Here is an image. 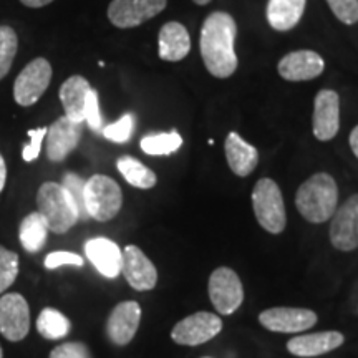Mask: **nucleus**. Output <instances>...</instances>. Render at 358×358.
Instances as JSON below:
<instances>
[{
    "label": "nucleus",
    "instance_id": "9d476101",
    "mask_svg": "<svg viewBox=\"0 0 358 358\" xmlns=\"http://www.w3.org/2000/svg\"><path fill=\"white\" fill-rule=\"evenodd\" d=\"M30 330V310L20 294H6L0 297V334L10 342H20Z\"/></svg>",
    "mask_w": 358,
    "mask_h": 358
},
{
    "label": "nucleus",
    "instance_id": "58836bf2",
    "mask_svg": "<svg viewBox=\"0 0 358 358\" xmlns=\"http://www.w3.org/2000/svg\"><path fill=\"white\" fill-rule=\"evenodd\" d=\"M350 148H352L353 155L358 158V127L353 128L350 133Z\"/></svg>",
    "mask_w": 358,
    "mask_h": 358
},
{
    "label": "nucleus",
    "instance_id": "c9c22d12",
    "mask_svg": "<svg viewBox=\"0 0 358 358\" xmlns=\"http://www.w3.org/2000/svg\"><path fill=\"white\" fill-rule=\"evenodd\" d=\"M47 129L48 128H37V129H30L29 131V136H30V145H27L24 148V156L25 161H34L38 158L40 155V150H42V141L43 138L47 136Z\"/></svg>",
    "mask_w": 358,
    "mask_h": 358
},
{
    "label": "nucleus",
    "instance_id": "4468645a",
    "mask_svg": "<svg viewBox=\"0 0 358 358\" xmlns=\"http://www.w3.org/2000/svg\"><path fill=\"white\" fill-rule=\"evenodd\" d=\"M122 272L128 284L138 292L155 289L158 282V271L155 264L136 245H127L123 249Z\"/></svg>",
    "mask_w": 358,
    "mask_h": 358
},
{
    "label": "nucleus",
    "instance_id": "e433bc0d",
    "mask_svg": "<svg viewBox=\"0 0 358 358\" xmlns=\"http://www.w3.org/2000/svg\"><path fill=\"white\" fill-rule=\"evenodd\" d=\"M6 181H7L6 159H3L2 155H0V192H2L3 187H6Z\"/></svg>",
    "mask_w": 358,
    "mask_h": 358
},
{
    "label": "nucleus",
    "instance_id": "aec40b11",
    "mask_svg": "<svg viewBox=\"0 0 358 358\" xmlns=\"http://www.w3.org/2000/svg\"><path fill=\"white\" fill-rule=\"evenodd\" d=\"M161 60L181 62L191 50V37L186 27L179 22H168L161 27L158 35Z\"/></svg>",
    "mask_w": 358,
    "mask_h": 358
},
{
    "label": "nucleus",
    "instance_id": "2eb2a0df",
    "mask_svg": "<svg viewBox=\"0 0 358 358\" xmlns=\"http://www.w3.org/2000/svg\"><path fill=\"white\" fill-rule=\"evenodd\" d=\"M141 320V307L138 302L127 301L111 310L106 322V334L115 345H128L138 332Z\"/></svg>",
    "mask_w": 358,
    "mask_h": 358
},
{
    "label": "nucleus",
    "instance_id": "f257e3e1",
    "mask_svg": "<svg viewBox=\"0 0 358 358\" xmlns=\"http://www.w3.org/2000/svg\"><path fill=\"white\" fill-rule=\"evenodd\" d=\"M237 25L227 12H213L201 29V57L209 73L216 78H229L237 70L234 42Z\"/></svg>",
    "mask_w": 358,
    "mask_h": 358
},
{
    "label": "nucleus",
    "instance_id": "ea45409f",
    "mask_svg": "<svg viewBox=\"0 0 358 358\" xmlns=\"http://www.w3.org/2000/svg\"><path fill=\"white\" fill-rule=\"evenodd\" d=\"M192 2L198 3V6H208V3L211 2V0H192Z\"/></svg>",
    "mask_w": 358,
    "mask_h": 358
},
{
    "label": "nucleus",
    "instance_id": "7ed1b4c3",
    "mask_svg": "<svg viewBox=\"0 0 358 358\" xmlns=\"http://www.w3.org/2000/svg\"><path fill=\"white\" fill-rule=\"evenodd\" d=\"M38 213L47 221L48 231L65 234L80 221L78 209L69 191L58 182H43L37 192Z\"/></svg>",
    "mask_w": 358,
    "mask_h": 358
},
{
    "label": "nucleus",
    "instance_id": "cd10ccee",
    "mask_svg": "<svg viewBox=\"0 0 358 358\" xmlns=\"http://www.w3.org/2000/svg\"><path fill=\"white\" fill-rule=\"evenodd\" d=\"M17 38L15 30L8 25H0V80L6 78V75L10 71L13 58L17 53Z\"/></svg>",
    "mask_w": 358,
    "mask_h": 358
},
{
    "label": "nucleus",
    "instance_id": "ddd939ff",
    "mask_svg": "<svg viewBox=\"0 0 358 358\" xmlns=\"http://www.w3.org/2000/svg\"><path fill=\"white\" fill-rule=\"evenodd\" d=\"M313 134L317 140L330 141L340 129V98L334 90H320L313 101Z\"/></svg>",
    "mask_w": 358,
    "mask_h": 358
},
{
    "label": "nucleus",
    "instance_id": "f704fd0d",
    "mask_svg": "<svg viewBox=\"0 0 358 358\" xmlns=\"http://www.w3.org/2000/svg\"><path fill=\"white\" fill-rule=\"evenodd\" d=\"M48 358H93L85 343L69 342L53 348Z\"/></svg>",
    "mask_w": 358,
    "mask_h": 358
},
{
    "label": "nucleus",
    "instance_id": "6e6552de",
    "mask_svg": "<svg viewBox=\"0 0 358 358\" xmlns=\"http://www.w3.org/2000/svg\"><path fill=\"white\" fill-rule=\"evenodd\" d=\"M222 329V320L216 313L198 312L187 315L181 322L174 325L171 338L178 345L196 347L203 345L209 340L216 337Z\"/></svg>",
    "mask_w": 358,
    "mask_h": 358
},
{
    "label": "nucleus",
    "instance_id": "c756f323",
    "mask_svg": "<svg viewBox=\"0 0 358 358\" xmlns=\"http://www.w3.org/2000/svg\"><path fill=\"white\" fill-rule=\"evenodd\" d=\"M62 186L69 191L70 198L73 199L75 206H77L80 219H82V221H87V219H90L87 206H85V181L83 179L73 173H66L64 176V181H62Z\"/></svg>",
    "mask_w": 358,
    "mask_h": 358
},
{
    "label": "nucleus",
    "instance_id": "c85d7f7f",
    "mask_svg": "<svg viewBox=\"0 0 358 358\" xmlns=\"http://www.w3.org/2000/svg\"><path fill=\"white\" fill-rule=\"evenodd\" d=\"M19 275V256L0 245V294L6 292Z\"/></svg>",
    "mask_w": 358,
    "mask_h": 358
},
{
    "label": "nucleus",
    "instance_id": "6ab92c4d",
    "mask_svg": "<svg viewBox=\"0 0 358 358\" xmlns=\"http://www.w3.org/2000/svg\"><path fill=\"white\" fill-rule=\"evenodd\" d=\"M343 342H345V337L342 334L335 332V330H327V332L319 334L297 335V337L289 340L287 350L295 357L313 358L335 350Z\"/></svg>",
    "mask_w": 358,
    "mask_h": 358
},
{
    "label": "nucleus",
    "instance_id": "473e14b6",
    "mask_svg": "<svg viewBox=\"0 0 358 358\" xmlns=\"http://www.w3.org/2000/svg\"><path fill=\"white\" fill-rule=\"evenodd\" d=\"M85 122L93 131L101 133L103 131V118L100 113V101H98V93L95 90H90L87 103H85Z\"/></svg>",
    "mask_w": 358,
    "mask_h": 358
},
{
    "label": "nucleus",
    "instance_id": "dca6fc26",
    "mask_svg": "<svg viewBox=\"0 0 358 358\" xmlns=\"http://www.w3.org/2000/svg\"><path fill=\"white\" fill-rule=\"evenodd\" d=\"M83 123L71 122L66 116L58 118L47 129V156L50 161H64L82 140Z\"/></svg>",
    "mask_w": 358,
    "mask_h": 358
},
{
    "label": "nucleus",
    "instance_id": "1a4fd4ad",
    "mask_svg": "<svg viewBox=\"0 0 358 358\" xmlns=\"http://www.w3.org/2000/svg\"><path fill=\"white\" fill-rule=\"evenodd\" d=\"M168 0H113L108 7V19L118 29L140 27L166 8Z\"/></svg>",
    "mask_w": 358,
    "mask_h": 358
},
{
    "label": "nucleus",
    "instance_id": "79ce46f5",
    "mask_svg": "<svg viewBox=\"0 0 358 358\" xmlns=\"http://www.w3.org/2000/svg\"><path fill=\"white\" fill-rule=\"evenodd\" d=\"M203 358H211V357H203Z\"/></svg>",
    "mask_w": 358,
    "mask_h": 358
},
{
    "label": "nucleus",
    "instance_id": "2f4dec72",
    "mask_svg": "<svg viewBox=\"0 0 358 358\" xmlns=\"http://www.w3.org/2000/svg\"><path fill=\"white\" fill-rule=\"evenodd\" d=\"M334 15L345 25L358 22V0H327Z\"/></svg>",
    "mask_w": 358,
    "mask_h": 358
},
{
    "label": "nucleus",
    "instance_id": "f03ea898",
    "mask_svg": "<svg viewBox=\"0 0 358 358\" xmlns=\"http://www.w3.org/2000/svg\"><path fill=\"white\" fill-rule=\"evenodd\" d=\"M338 187L335 179L327 173H317L299 187L295 196L299 213L306 221L320 224L329 221L337 211Z\"/></svg>",
    "mask_w": 358,
    "mask_h": 358
},
{
    "label": "nucleus",
    "instance_id": "f8f14e48",
    "mask_svg": "<svg viewBox=\"0 0 358 358\" xmlns=\"http://www.w3.org/2000/svg\"><path fill=\"white\" fill-rule=\"evenodd\" d=\"M330 243L335 249L350 252L358 248V194L348 198L332 216Z\"/></svg>",
    "mask_w": 358,
    "mask_h": 358
},
{
    "label": "nucleus",
    "instance_id": "a211bd4d",
    "mask_svg": "<svg viewBox=\"0 0 358 358\" xmlns=\"http://www.w3.org/2000/svg\"><path fill=\"white\" fill-rule=\"evenodd\" d=\"M85 254L101 275L115 279L122 272L123 250L106 237H95L85 244Z\"/></svg>",
    "mask_w": 358,
    "mask_h": 358
},
{
    "label": "nucleus",
    "instance_id": "7c9ffc66",
    "mask_svg": "<svg viewBox=\"0 0 358 358\" xmlns=\"http://www.w3.org/2000/svg\"><path fill=\"white\" fill-rule=\"evenodd\" d=\"M134 129V115L127 113L123 115L118 122L108 124L106 128H103V136L106 140L113 143H127L131 138Z\"/></svg>",
    "mask_w": 358,
    "mask_h": 358
},
{
    "label": "nucleus",
    "instance_id": "20e7f679",
    "mask_svg": "<svg viewBox=\"0 0 358 358\" xmlns=\"http://www.w3.org/2000/svg\"><path fill=\"white\" fill-rule=\"evenodd\" d=\"M252 208L259 224L271 234H280L287 224L284 198L274 179H259L252 191Z\"/></svg>",
    "mask_w": 358,
    "mask_h": 358
},
{
    "label": "nucleus",
    "instance_id": "bb28decb",
    "mask_svg": "<svg viewBox=\"0 0 358 358\" xmlns=\"http://www.w3.org/2000/svg\"><path fill=\"white\" fill-rule=\"evenodd\" d=\"M140 146L150 156H168L176 153L182 146V138L178 131L148 134L141 140Z\"/></svg>",
    "mask_w": 358,
    "mask_h": 358
},
{
    "label": "nucleus",
    "instance_id": "412c9836",
    "mask_svg": "<svg viewBox=\"0 0 358 358\" xmlns=\"http://www.w3.org/2000/svg\"><path fill=\"white\" fill-rule=\"evenodd\" d=\"M224 151H226L227 164H229L232 173L237 174V176L245 178L256 169L259 163V153L256 146L249 145L236 131L227 134Z\"/></svg>",
    "mask_w": 358,
    "mask_h": 358
},
{
    "label": "nucleus",
    "instance_id": "4be33fe9",
    "mask_svg": "<svg viewBox=\"0 0 358 358\" xmlns=\"http://www.w3.org/2000/svg\"><path fill=\"white\" fill-rule=\"evenodd\" d=\"M92 90L88 80L80 77V75H73V77L66 78V82L60 87L62 105H64L65 116L70 118L75 123L85 122V103H87L88 92Z\"/></svg>",
    "mask_w": 358,
    "mask_h": 358
},
{
    "label": "nucleus",
    "instance_id": "423d86ee",
    "mask_svg": "<svg viewBox=\"0 0 358 358\" xmlns=\"http://www.w3.org/2000/svg\"><path fill=\"white\" fill-rule=\"evenodd\" d=\"M50 82V62L45 58H35L20 71L13 83V98L20 106H32L43 96Z\"/></svg>",
    "mask_w": 358,
    "mask_h": 358
},
{
    "label": "nucleus",
    "instance_id": "0eeeda50",
    "mask_svg": "<svg viewBox=\"0 0 358 358\" xmlns=\"http://www.w3.org/2000/svg\"><path fill=\"white\" fill-rule=\"evenodd\" d=\"M209 299L221 315H231L243 306L244 289L239 275L229 267H219L209 277Z\"/></svg>",
    "mask_w": 358,
    "mask_h": 358
},
{
    "label": "nucleus",
    "instance_id": "f3484780",
    "mask_svg": "<svg viewBox=\"0 0 358 358\" xmlns=\"http://www.w3.org/2000/svg\"><path fill=\"white\" fill-rule=\"evenodd\" d=\"M279 75L287 82H307L325 70V62L313 50H297L285 55L277 65Z\"/></svg>",
    "mask_w": 358,
    "mask_h": 358
},
{
    "label": "nucleus",
    "instance_id": "9b49d317",
    "mask_svg": "<svg viewBox=\"0 0 358 358\" xmlns=\"http://www.w3.org/2000/svg\"><path fill=\"white\" fill-rule=\"evenodd\" d=\"M259 322L264 329L277 334L306 332L317 324V313L308 308L274 307L264 310L259 315Z\"/></svg>",
    "mask_w": 358,
    "mask_h": 358
},
{
    "label": "nucleus",
    "instance_id": "393cba45",
    "mask_svg": "<svg viewBox=\"0 0 358 358\" xmlns=\"http://www.w3.org/2000/svg\"><path fill=\"white\" fill-rule=\"evenodd\" d=\"M116 166H118V171L123 174V178L127 179L129 185L140 187V189H151L158 181L156 174L150 168L145 166L141 161L131 158V156L120 158L116 161Z\"/></svg>",
    "mask_w": 358,
    "mask_h": 358
},
{
    "label": "nucleus",
    "instance_id": "72a5a7b5",
    "mask_svg": "<svg viewBox=\"0 0 358 358\" xmlns=\"http://www.w3.org/2000/svg\"><path fill=\"white\" fill-rule=\"evenodd\" d=\"M62 266L82 267L83 257L75 252H69V250H55V252H50L47 257H45V267H47L48 271H52V268H58Z\"/></svg>",
    "mask_w": 358,
    "mask_h": 358
},
{
    "label": "nucleus",
    "instance_id": "39448f33",
    "mask_svg": "<svg viewBox=\"0 0 358 358\" xmlns=\"http://www.w3.org/2000/svg\"><path fill=\"white\" fill-rule=\"evenodd\" d=\"M85 206L90 217L100 222L110 221L123 206L122 187L110 176L95 174L85 181Z\"/></svg>",
    "mask_w": 358,
    "mask_h": 358
},
{
    "label": "nucleus",
    "instance_id": "a878e982",
    "mask_svg": "<svg viewBox=\"0 0 358 358\" xmlns=\"http://www.w3.org/2000/svg\"><path fill=\"white\" fill-rule=\"evenodd\" d=\"M70 320L57 308H43L37 319V330L43 338L58 340L70 334Z\"/></svg>",
    "mask_w": 358,
    "mask_h": 358
},
{
    "label": "nucleus",
    "instance_id": "5701e85b",
    "mask_svg": "<svg viewBox=\"0 0 358 358\" xmlns=\"http://www.w3.org/2000/svg\"><path fill=\"white\" fill-rule=\"evenodd\" d=\"M307 0H268V25L279 32H289L299 24L306 10Z\"/></svg>",
    "mask_w": 358,
    "mask_h": 358
},
{
    "label": "nucleus",
    "instance_id": "4c0bfd02",
    "mask_svg": "<svg viewBox=\"0 0 358 358\" xmlns=\"http://www.w3.org/2000/svg\"><path fill=\"white\" fill-rule=\"evenodd\" d=\"M22 3L27 7H32V8H40V7H45L48 6V3H52L53 0H20Z\"/></svg>",
    "mask_w": 358,
    "mask_h": 358
},
{
    "label": "nucleus",
    "instance_id": "b1692460",
    "mask_svg": "<svg viewBox=\"0 0 358 358\" xmlns=\"http://www.w3.org/2000/svg\"><path fill=\"white\" fill-rule=\"evenodd\" d=\"M48 236V226L43 216L40 213L29 214L20 224L19 237L20 244L27 252H38L43 249L45 243H47Z\"/></svg>",
    "mask_w": 358,
    "mask_h": 358
},
{
    "label": "nucleus",
    "instance_id": "a19ab883",
    "mask_svg": "<svg viewBox=\"0 0 358 358\" xmlns=\"http://www.w3.org/2000/svg\"><path fill=\"white\" fill-rule=\"evenodd\" d=\"M3 357V352H2V347H0V358Z\"/></svg>",
    "mask_w": 358,
    "mask_h": 358
}]
</instances>
